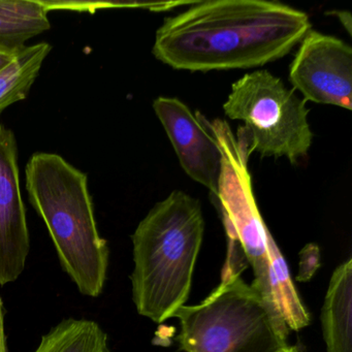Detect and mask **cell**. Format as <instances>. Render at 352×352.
I'll list each match as a JSON object with an SVG mask.
<instances>
[{"mask_svg": "<svg viewBox=\"0 0 352 352\" xmlns=\"http://www.w3.org/2000/svg\"><path fill=\"white\" fill-rule=\"evenodd\" d=\"M48 13L45 1L0 0V50H20L28 41L48 32Z\"/></svg>", "mask_w": 352, "mask_h": 352, "instance_id": "cell-11", "label": "cell"}, {"mask_svg": "<svg viewBox=\"0 0 352 352\" xmlns=\"http://www.w3.org/2000/svg\"><path fill=\"white\" fill-rule=\"evenodd\" d=\"M310 30L305 12L277 1H195L164 20L152 52L179 71L253 69L289 54Z\"/></svg>", "mask_w": 352, "mask_h": 352, "instance_id": "cell-1", "label": "cell"}, {"mask_svg": "<svg viewBox=\"0 0 352 352\" xmlns=\"http://www.w3.org/2000/svg\"><path fill=\"white\" fill-rule=\"evenodd\" d=\"M21 50V49H20ZM18 51L0 50V72L3 71L17 56Z\"/></svg>", "mask_w": 352, "mask_h": 352, "instance_id": "cell-16", "label": "cell"}, {"mask_svg": "<svg viewBox=\"0 0 352 352\" xmlns=\"http://www.w3.org/2000/svg\"><path fill=\"white\" fill-rule=\"evenodd\" d=\"M179 343L185 352H282L289 329L281 315L236 272L203 302L181 307Z\"/></svg>", "mask_w": 352, "mask_h": 352, "instance_id": "cell-5", "label": "cell"}, {"mask_svg": "<svg viewBox=\"0 0 352 352\" xmlns=\"http://www.w3.org/2000/svg\"><path fill=\"white\" fill-rule=\"evenodd\" d=\"M25 180L30 204L46 224L63 270L82 294L100 296L110 252L96 226L87 174L58 154L36 152L26 164Z\"/></svg>", "mask_w": 352, "mask_h": 352, "instance_id": "cell-4", "label": "cell"}, {"mask_svg": "<svg viewBox=\"0 0 352 352\" xmlns=\"http://www.w3.org/2000/svg\"><path fill=\"white\" fill-rule=\"evenodd\" d=\"M327 352H352V259L335 270L321 311Z\"/></svg>", "mask_w": 352, "mask_h": 352, "instance_id": "cell-10", "label": "cell"}, {"mask_svg": "<svg viewBox=\"0 0 352 352\" xmlns=\"http://www.w3.org/2000/svg\"><path fill=\"white\" fill-rule=\"evenodd\" d=\"M208 124L222 152L221 174L214 201L219 208L228 240L224 267L242 273L252 267V285L281 315L288 329L298 331L310 323L287 263L259 213L248 170L246 145L221 119Z\"/></svg>", "mask_w": 352, "mask_h": 352, "instance_id": "cell-2", "label": "cell"}, {"mask_svg": "<svg viewBox=\"0 0 352 352\" xmlns=\"http://www.w3.org/2000/svg\"><path fill=\"white\" fill-rule=\"evenodd\" d=\"M320 254L318 247L315 244H308L300 252V273L298 281H307L312 277L317 267L320 265Z\"/></svg>", "mask_w": 352, "mask_h": 352, "instance_id": "cell-14", "label": "cell"}, {"mask_svg": "<svg viewBox=\"0 0 352 352\" xmlns=\"http://www.w3.org/2000/svg\"><path fill=\"white\" fill-rule=\"evenodd\" d=\"M34 352H110L108 336L96 321L65 319L41 340Z\"/></svg>", "mask_w": 352, "mask_h": 352, "instance_id": "cell-13", "label": "cell"}, {"mask_svg": "<svg viewBox=\"0 0 352 352\" xmlns=\"http://www.w3.org/2000/svg\"><path fill=\"white\" fill-rule=\"evenodd\" d=\"M296 352H304L302 350H300V348H296Z\"/></svg>", "mask_w": 352, "mask_h": 352, "instance_id": "cell-18", "label": "cell"}, {"mask_svg": "<svg viewBox=\"0 0 352 352\" xmlns=\"http://www.w3.org/2000/svg\"><path fill=\"white\" fill-rule=\"evenodd\" d=\"M329 15H335L336 17L339 20L340 23L343 25V28H345L346 32L349 36H351V15H350L349 12L346 11H333L329 12Z\"/></svg>", "mask_w": 352, "mask_h": 352, "instance_id": "cell-15", "label": "cell"}, {"mask_svg": "<svg viewBox=\"0 0 352 352\" xmlns=\"http://www.w3.org/2000/svg\"><path fill=\"white\" fill-rule=\"evenodd\" d=\"M289 81L306 102L351 110V47L311 28L290 63Z\"/></svg>", "mask_w": 352, "mask_h": 352, "instance_id": "cell-7", "label": "cell"}, {"mask_svg": "<svg viewBox=\"0 0 352 352\" xmlns=\"http://www.w3.org/2000/svg\"><path fill=\"white\" fill-rule=\"evenodd\" d=\"M51 51L52 46L48 43L23 47L16 58L0 72V115L12 104L28 98Z\"/></svg>", "mask_w": 352, "mask_h": 352, "instance_id": "cell-12", "label": "cell"}, {"mask_svg": "<svg viewBox=\"0 0 352 352\" xmlns=\"http://www.w3.org/2000/svg\"><path fill=\"white\" fill-rule=\"evenodd\" d=\"M204 232L201 204L182 190L173 191L140 222L131 236V276L139 314L162 323L184 306Z\"/></svg>", "mask_w": 352, "mask_h": 352, "instance_id": "cell-3", "label": "cell"}, {"mask_svg": "<svg viewBox=\"0 0 352 352\" xmlns=\"http://www.w3.org/2000/svg\"><path fill=\"white\" fill-rule=\"evenodd\" d=\"M30 249L26 209L20 188L15 133L0 124V285L16 281Z\"/></svg>", "mask_w": 352, "mask_h": 352, "instance_id": "cell-9", "label": "cell"}, {"mask_svg": "<svg viewBox=\"0 0 352 352\" xmlns=\"http://www.w3.org/2000/svg\"><path fill=\"white\" fill-rule=\"evenodd\" d=\"M223 111L228 118L244 123L236 137L250 155L257 152L265 157H286L296 164L312 145L306 100L265 69L234 82Z\"/></svg>", "mask_w": 352, "mask_h": 352, "instance_id": "cell-6", "label": "cell"}, {"mask_svg": "<svg viewBox=\"0 0 352 352\" xmlns=\"http://www.w3.org/2000/svg\"><path fill=\"white\" fill-rule=\"evenodd\" d=\"M296 346H288L286 349H284L282 352H296Z\"/></svg>", "mask_w": 352, "mask_h": 352, "instance_id": "cell-17", "label": "cell"}, {"mask_svg": "<svg viewBox=\"0 0 352 352\" xmlns=\"http://www.w3.org/2000/svg\"><path fill=\"white\" fill-rule=\"evenodd\" d=\"M153 109L184 172L214 197L221 174L222 152L207 117L193 113L178 98L166 96L156 98Z\"/></svg>", "mask_w": 352, "mask_h": 352, "instance_id": "cell-8", "label": "cell"}]
</instances>
